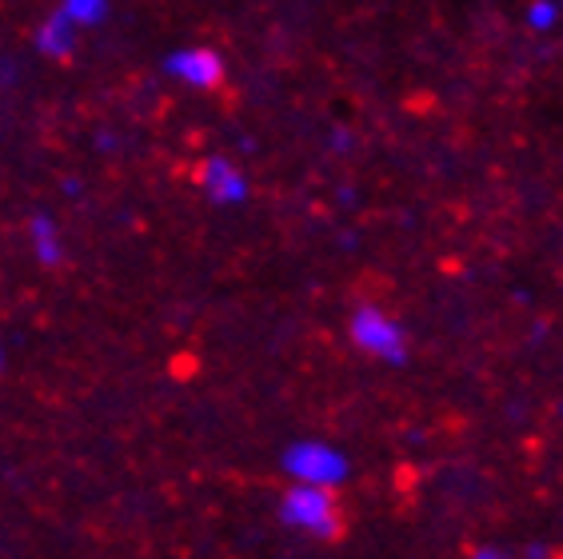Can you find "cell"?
I'll return each mask as SVG.
<instances>
[{
	"instance_id": "1",
	"label": "cell",
	"mask_w": 563,
	"mask_h": 559,
	"mask_svg": "<svg viewBox=\"0 0 563 559\" xmlns=\"http://www.w3.org/2000/svg\"><path fill=\"white\" fill-rule=\"evenodd\" d=\"M280 519L288 527H300V531L320 539H336L344 531V516H340L336 495H332V487H320V484H296L292 492L284 495Z\"/></svg>"
},
{
	"instance_id": "2",
	"label": "cell",
	"mask_w": 563,
	"mask_h": 559,
	"mask_svg": "<svg viewBox=\"0 0 563 559\" xmlns=\"http://www.w3.org/2000/svg\"><path fill=\"white\" fill-rule=\"evenodd\" d=\"M284 472L292 475L296 484H320V487H336L347 475V460L332 448V443L320 440H300L284 452Z\"/></svg>"
},
{
	"instance_id": "3",
	"label": "cell",
	"mask_w": 563,
	"mask_h": 559,
	"mask_svg": "<svg viewBox=\"0 0 563 559\" xmlns=\"http://www.w3.org/2000/svg\"><path fill=\"white\" fill-rule=\"evenodd\" d=\"M356 340L364 348H372V352H396V328L391 324H384V316H376V313H364L356 320Z\"/></svg>"
},
{
	"instance_id": "4",
	"label": "cell",
	"mask_w": 563,
	"mask_h": 559,
	"mask_svg": "<svg viewBox=\"0 0 563 559\" xmlns=\"http://www.w3.org/2000/svg\"><path fill=\"white\" fill-rule=\"evenodd\" d=\"M476 559H499V556H488V551H479V556Z\"/></svg>"
},
{
	"instance_id": "5",
	"label": "cell",
	"mask_w": 563,
	"mask_h": 559,
	"mask_svg": "<svg viewBox=\"0 0 563 559\" xmlns=\"http://www.w3.org/2000/svg\"><path fill=\"white\" fill-rule=\"evenodd\" d=\"M555 559H563V551H560V556H555Z\"/></svg>"
},
{
	"instance_id": "6",
	"label": "cell",
	"mask_w": 563,
	"mask_h": 559,
	"mask_svg": "<svg viewBox=\"0 0 563 559\" xmlns=\"http://www.w3.org/2000/svg\"><path fill=\"white\" fill-rule=\"evenodd\" d=\"M0 360H4V355H0Z\"/></svg>"
}]
</instances>
